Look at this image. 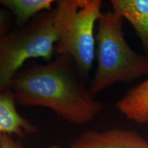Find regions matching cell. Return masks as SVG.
<instances>
[{
  "label": "cell",
  "instance_id": "obj_7",
  "mask_svg": "<svg viewBox=\"0 0 148 148\" xmlns=\"http://www.w3.org/2000/svg\"><path fill=\"white\" fill-rule=\"evenodd\" d=\"M112 12L127 20L148 56V0H110Z\"/></svg>",
  "mask_w": 148,
  "mask_h": 148
},
{
  "label": "cell",
  "instance_id": "obj_5",
  "mask_svg": "<svg viewBox=\"0 0 148 148\" xmlns=\"http://www.w3.org/2000/svg\"><path fill=\"white\" fill-rule=\"evenodd\" d=\"M69 148H148V140L131 130H88L74 140Z\"/></svg>",
  "mask_w": 148,
  "mask_h": 148
},
{
  "label": "cell",
  "instance_id": "obj_8",
  "mask_svg": "<svg viewBox=\"0 0 148 148\" xmlns=\"http://www.w3.org/2000/svg\"><path fill=\"white\" fill-rule=\"evenodd\" d=\"M115 108L127 119L145 124L148 123V78L133 86L115 103Z\"/></svg>",
  "mask_w": 148,
  "mask_h": 148
},
{
  "label": "cell",
  "instance_id": "obj_6",
  "mask_svg": "<svg viewBox=\"0 0 148 148\" xmlns=\"http://www.w3.org/2000/svg\"><path fill=\"white\" fill-rule=\"evenodd\" d=\"M16 104L12 90L0 91V136L16 135L23 138L38 132L32 122L20 114Z\"/></svg>",
  "mask_w": 148,
  "mask_h": 148
},
{
  "label": "cell",
  "instance_id": "obj_12",
  "mask_svg": "<svg viewBox=\"0 0 148 148\" xmlns=\"http://www.w3.org/2000/svg\"><path fill=\"white\" fill-rule=\"evenodd\" d=\"M48 148H60V146L54 145H51V146H50V147H49Z\"/></svg>",
  "mask_w": 148,
  "mask_h": 148
},
{
  "label": "cell",
  "instance_id": "obj_1",
  "mask_svg": "<svg viewBox=\"0 0 148 148\" xmlns=\"http://www.w3.org/2000/svg\"><path fill=\"white\" fill-rule=\"evenodd\" d=\"M10 90L20 106L49 108L74 125L90 123L103 108L79 77L68 55H56L47 63L21 69L12 79Z\"/></svg>",
  "mask_w": 148,
  "mask_h": 148
},
{
  "label": "cell",
  "instance_id": "obj_2",
  "mask_svg": "<svg viewBox=\"0 0 148 148\" xmlns=\"http://www.w3.org/2000/svg\"><path fill=\"white\" fill-rule=\"evenodd\" d=\"M123 21L112 11L102 12L97 20V68L88 85L94 97L116 83L132 82L148 75V56L136 53L129 45Z\"/></svg>",
  "mask_w": 148,
  "mask_h": 148
},
{
  "label": "cell",
  "instance_id": "obj_9",
  "mask_svg": "<svg viewBox=\"0 0 148 148\" xmlns=\"http://www.w3.org/2000/svg\"><path fill=\"white\" fill-rule=\"evenodd\" d=\"M53 0H0V6L10 11L15 26H23L45 11L52 10Z\"/></svg>",
  "mask_w": 148,
  "mask_h": 148
},
{
  "label": "cell",
  "instance_id": "obj_10",
  "mask_svg": "<svg viewBox=\"0 0 148 148\" xmlns=\"http://www.w3.org/2000/svg\"><path fill=\"white\" fill-rule=\"evenodd\" d=\"M14 21V16L10 11L0 8V36L9 31Z\"/></svg>",
  "mask_w": 148,
  "mask_h": 148
},
{
  "label": "cell",
  "instance_id": "obj_11",
  "mask_svg": "<svg viewBox=\"0 0 148 148\" xmlns=\"http://www.w3.org/2000/svg\"><path fill=\"white\" fill-rule=\"evenodd\" d=\"M0 148H23L21 143L13 139L12 136L3 134L0 136Z\"/></svg>",
  "mask_w": 148,
  "mask_h": 148
},
{
  "label": "cell",
  "instance_id": "obj_3",
  "mask_svg": "<svg viewBox=\"0 0 148 148\" xmlns=\"http://www.w3.org/2000/svg\"><path fill=\"white\" fill-rule=\"evenodd\" d=\"M101 5V0L56 1L55 54L71 56L83 82L89 76L95 59L94 27L102 12Z\"/></svg>",
  "mask_w": 148,
  "mask_h": 148
},
{
  "label": "cell",
  "instance_id": "obj_4",
  "mask_svg": "<svg viewBox=\"0 0 148 148\" xmlns=\"http://www.w3.org/2000/svg\"><path fill=\"white\" fill-rule=\"evenodd\" d=\"M55 8L15 26L0 36V91L10 90L12 79L32 58L50 60L58 40L53 26Z\"/></svg>",
  "mask_w": 148,
  "mask_h": 148
}]
</instances>
